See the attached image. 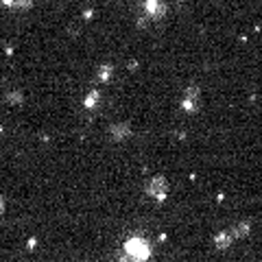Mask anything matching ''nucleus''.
<instances>
[{"mask_svg":"<svg viewBox=\"0 0 262 262\" xmlns=\"http://www.w3.org/2000/svg\"><path fill=\"white\" fill-rule=\"evenodd\" d=\"M125 253L134 258L136 262H144L151 258V243L144 238H131L125 245Z\"/></svg>","mask_w":262,"mask_h":262,"instance_id":"1","label":"nucleus"},{"mask_svg":"<svg viewBox=\"0 0 262 262\" xmlns=\"http://www.w3.org/2000/svg\"><path fill=\"white\" fill-rule=\"evenodd\" d=\"M146 192H149V196H155L158 201H164V199H166V192H168L166 177H162V175L151 177L149 184H146Z\"/></svg>","mask_w":262,"mask_h":262,"instance_id":"2","label":"nucleus"},{"mask_svg":"<svg viewBox=\"0 0 262 262\" xmlns=\"http://www.w3.org/2000/svg\"><path fill=\"white\" fill-rule=\"evenodd\" d=\"M199 98H201L199 88H196V85L186 88V92H184V101H182V107H184L186 112H196V110H199Z\"/></svg>","mask_w":262,"mask_h":262,"instance_id":"3","label":"nucleus"},{"mask_svg":"<svg viewBox=\"0 0 262 262\" xmlns=\"http://www.w3.org/2000/svg\"><path fill=\"white\" fill-rule=\"evenodd\" d=\"M144 11H146V15H151L153 20H162L164 15H166V5L160 3V0H146Z\"/></svg>","mask_w":262,"mask_h":262,"instance_id":"4","label":"nucleus"},{"mask_svg":"<svg viewBox=\"0 0 262 262\" xmlns=\"http://www.w3.org/2000/svg\"><path fill=\"white\" fill-rule=\"evenodd\" d=\"M110 134H112V138L116 142H122V140H127V138L131 136V127L127 125V122H116V125L110 127Z\"/></svg>","mask_w":262,"mask_h":262,"instance_id":"5","label":"nucleus"},{"mask_svg":"<svg viewBox=\"0 0 262 262\" xmlns=\"http://www.w3.org/2000/svg\"><path fill=\"white\" fill-rule=\"evenodd\" d=\"M214 245H216V249H229L234 245V236L232 232H219L214 236Z\"/></svg>","mask_w":262,"mask_h":262,"instance_id":"6","label":"nucleus"},{"mask_svg":"<svg viewBox=\"0 0 262 262\" xmlns=\"http://www.w3.org/2000/svg\"><path fill=\"white\" fill-rule=\"evenodd\" d=\"M249 232H251V223H249V221H241L238 225H234L232 236H234V241H238V238H245V236H249Z\"/></svg>","mask_w":262,"mask_h":262,"instance_id":"7","label":"nucleus"},{"mask_svg":"<svg viewBox=\"0 0 262 262\" xmlns=\"http://www.w3.org/2000/svg\"><path fill=\"white\" fill-rule=\"evenodd\" d=\"M98 101H101V94H98V90H92V92L88 94V98H85L83 105H85L88 110H94L96 105H98Z\"/></svg>","mask_w":262,"mask_h":262,"instance_id":"8","label":"nucleus"},{"mask_svg":"<svg viewBox=\"0 0 262 262\" xmlns=\"http://www.w3.org/2000/svg\"><path fill=\"white\" fill-rule=\"evenodd\" d=\"M33 0H3V5L7 7H18V9H27V7H31Z\"/></svg>","mask_w":262,"mask_h":262,"instance_id":"9","label":"nucleus"},{"mask_svg":"<svg viewBox=\"0 0 262 262\" xmlns=\"http://www.w3.org/2000/svg\"><path fill=\"white\" fill-rule=\"evenodd\" d=\"M7 101H9L11 105H22V101H24V96H22V92H7Z\"/></svg>","mask_w":262,"mask_h":262,"instance_id":"10","label":"nucleus"},{"mask_svg":"<svg viewBox=\"0 0 262 262\" xmlns=\"http://www.w3.org/2000/svg\"><path fill=\"white\" fill-rule=\"evenodd\" d=\"M112 72H114L112 66H103L101 72H98V79H101V81H107V79L112 77Z\"/></svg>","mask_w":262,"mask_h":262,"instance_id":"11","label":"nucleus"},{"mask_svg":"<svg viewBox=\"0 0 262 262\" xmlns=\"http://www.w3.org/2000/svg\"><path fill=\"white\" fill-rule=\"evenodd\" d=\"M118 262H136V260H134V258H131V256H127V253H125V251H122V253H120V256H118Z\"/></svg>","mask_w":262,"mask_h":262,"instance_id":"12","label":"nucleus"},{"mask_svg":"<svg viewBox=\"0 0 262 262\" xmlns=\"http://www.w3.org/2000/svg\"><path fill=\"white\" fill-rule=\"evenodd\" d=\"M35 245H37V238H29L27 247H29V249H35Z\"/></svg>","mask_w":262,"mask_h":262,"instance_id":"13","label":"nucleus"},{"mask_svg":"<svg viewBox=\"0 0 262 262\" xmlns=\"http://www.w3.org/2000/svg\"><path fill=\"white\" fill-rule=\"evenodd\" d=\"M92 15H94V11H92V9H88V11H85V15H83V18H85V20H90V18H92Z\"/></svg>","mask_w":262,"mask_h":262,"instance_id":"14","label":"nucleus"},{"mask_svg":"<svg viewBox=\"0 0 262 262\" xmlns=\"http://www.w3.org/2000/svg\"><path fill=\"white\" fill-rule=\"evenodd\" d=\"M3 212H5V199L0 196V214H3Z\"/></svg>","mask_w":262,"mask_h":262,"instance_id":"15","label":"nucleus"},{"mask_svg":"<svg viewBox=\"0 0 262 262\" xmlns=\"http://www.w3.org/2000/svg\"><path fill=\"white\" fill-rule=\"evenodd\" d=\"M0 134H3V125H0Z\"/></svg>","mask_w":262,"mask_h":262,"instance_id":"16","label":"nucleus"}]
</instances>
